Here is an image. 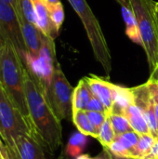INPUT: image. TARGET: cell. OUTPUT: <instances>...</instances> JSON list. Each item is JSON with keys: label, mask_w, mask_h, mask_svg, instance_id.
I'll use <instances>...</instances> for the list:
<instances>
[{"label": "cell", "mask_w": 158, "mask_h": 159, "mask_svg": "<svg viewBox=\"0 0 158 159\" xmlns=\"http://www.w3.org/2000/svg\"><path fill=\"white\" fill-rule=\"evenodd\" d=\"M2 44L0 84L32 129L25 95V67L12 44L9 42H2Z\"/></svg>", "instance_id": "2"}, {"label": "cell", "mask_w": 158, "mask_h": 159, "mask_svg": "<svg viewBox=\"0 0 158 159\" xmlns=\"http://www.w3.org/2000/svg\"><path fill=\"white\" fill-rule=\"evenodd\" d=\"M156 11L158 13V2H156Z\"/></svg>", "instance_id": "38"}, {"label": "cell", "mask_w": 158, "mask_h": 159, "mask_svg": "<svg viewBox=\"0 0 158 159\" xmlns=\"http://www.w3.org/2000/svg\"><path fill=\"white\" fill-rule=\"evenodd\" d=\"M48 12H49V17L55 25V27L60 31L61 28V25L64 21V10H63V6L61 2H59L54 5L47 6Z\"/></svg>", "instance_id": "25"}, {"label": "cell", "mask_w": 158, "mask_h": 159, "mask_svg": "<svg viewBox=\"0 0 158 159\" xmlns=\"http://www.w3.org/2000/svg\"><path fill=\"white\" fill-rule=\"evenodd\" d=\"M86 111H93V112H102V113H106L109 115V113L107 112L105 106L103 105V103L98 99L96 98L94 95L92 97V99L90 100L89 103L87 106Z\"/></svg>", "instance_id": "28"}, {"label": "cell", "mask_w": 158, "mask_h": 159, "mask_svg": "<svg viewBox=\"0 0 158 159\" xmlns=\"http://www.w3.org/2000/svg\"><path fill=\"white\" fill-rule=\"evenodd\" d=\"M93 97V93L86 81L82 78L74 89L73 94V114L77 111H86L88 104Z\"/></svg>", "instance_id": "16"}, {"label": "cell", "mask_w": 158, "mask_h": 159, "mask_svg": "<svg viewBox=\"0 0 158 159\" xmlns=\"http://www.w3.org/2000/svg\"><path fill=\"white\" fill-rule=\"evenodd\" d=\"M0 143H4V141H3V138H2L1 134H0Z\"/></svg>", "instance_id": "40"}, {"label": "cell", "mask_w": 158, "mask_h": 159, "mask_svg": "<svg viewBox=\"0 0 158 159\" xmlns=\"http://www.w3.org/2000/svg\"><path fill=\"white\" fill-rule=\"evenodd\" d=\"M131 89L133 92L134 103L142 111L147 120L151 134L155 138H158V121L148 83L146 82L142 85L132 88Z\"/></svg>", "instance_id": "9"}, {"label": "cell", "mask_w": 158, "mask_h": 159, "mask_svg": "<svg viewBox=\"0 0 158 159\" xmlns=\"http://www.w3.org/2000/svg\"><path fill=\"white\" fill-rule=\"evenodd\" d=\"M92 159H112V157H111V154L109 150L107 148H103V151L99 156L92 157Z\"/></svg>", "instance_id": "30"}, {"label": "cell", "mask_w": 158, "mask_h": 159, "mask_svg": "<svg viewBox=\"0 0 158 159\" xmlns=\"http://www.w3.org/2000/svg\"><path fill=\"white\" fill-rule=\"evenodd\" d=\"M86 112L88 119L98 130H100L101 127L102 126V124L105 122V120L109 116L108 114L102 113V112H93V111H86Z\"/></svg>", "instance_id": "26"}, {"label": "cell", "mask_w": 158, "mask_h": 159, "mask_svg": "<svg viewBox=\"0 0 158 159\" xmlns=\"http://www.w3.org/2000/svg\"><path fill=\"white\" fill-rule=\"evenodd\" d=\"M120 6H128V5H129V1L128 0H115Z\"/></svg>", "instance_id": "35"}, {"label": "cell", "mask_w": 158, "mask_h": 159, "mask_svg": "<svg viewBox=\"0 0 158 159\" xmlns=\"http://www.w3.org/2000/svg\"><path fill=\"white\" fill-rule=\"evenodd\" d=\"M2 46H3V44H2V42H1V40H0V68H1V55H2Z\"/></svg>", "instance_id": "37"}, {"label": "cell", "mask_w": 158, "mask_h": 159, "mask_svg": "<svg viewBox=\"0 0 158 159\" xmlns=\"http://www.w3.org/2000/svg\"><path fill=\"white\" fill-rule=\"evenodd\" d=\"M34 4L35 18H36V25L42 31V33L55 40V38L59 35L60 31L53 24L50 17L47 7L43 0H32Z\"/></svg>", "instance_id": "13"}, {"label": "cell", "mask_w": 158, "mask_h": 159, "mask_svg": "<svg viewBox=\"0 0 158 159\" xmlns=\"http://www.w3.org/2000/svg\"><path fill=\"white\" fill-rule=\"evenodd\" d=\"M124 116H127L132 128V130H134L136 133H138L139 135L151 134L147 120L142 111L135 103L130 104L127 108Z\"/></svg>", "instance_id": "15"}, {"label": "cell", "mask_w": 158, "mask_h": 159, "mask_svg": "<svg viewBox=\"0 0 158 159\" xmlns=\"http://www.w3.org/2000/svg\"><path fill=\"white\" fill-rule=\"evenodd\" d=\"M19 19L20 22L24 45L26 48V54L24 59L26 57H36L39 54L47 36L42 33L37 25L28 21L27 20L20 16ZM24 59L22 60V61H24Z\"/></svg>", "instance_id": "11"}, {"label": "cell", "mask_w": 158, "mask_h": 159, "mask_svg": "<svg viewBox=\"0 0 158 159\" xmlns=\"http://www.w3.org/2000/svg\"><path fill=\"white\" fill-rule=\"evenodd\" d=\"M140 135L134 130L126 132L124 134L118 135L115 137V141L107 148L112 154L122 157H129L131 150L135 147L139 141Z\"/></svg>", "instance_id": "14"}, {"label": "cell", "mask_w": 158, "mask_h": 159, "mask_svg": "<svg viewBox=\"0 0 158 159\" xmlns=\"http://www.w3.org/2000/svg\"><path fill=\"white\" fill-rule=\"evenodd\" d=\"M73 122L79 132L86 136H90L97 139L99 135V130L92 125L88 117L86 111H77L73 114Z\"/></svg>", "instance_id": "19"}, {"label": "cell", "mask_w": 158, "mask_h": 159, "mask_svg": "<svg viewBox=\"0 0 158 159\" xmlns=\"http://www.w3.org/2000/svg\"><path fill=\"white\" fill-rule=\"evenodd\" d=\"M0 120L2 125V138L8 148L12 159L15 154L14 139L19 134H31L34 133L22 116L20 112L9 100L0 84ZM35 138V137H34Z\"/></svg>", "instance_id": "6"}, {"label": "cell", "mask_w": 158, "mask_h": 159, "mask_svg": "<svg viewBox=\"0 0 158 159\" xmlns=\"http://www.w3.org/2000/svg\"><path fill=\"white\" fill-rule=\"evenodd\" d=\"M156 138L152 134H144L140 135L139 141L135 147L131 150L129 157L135 159H144L145 157L149 154Z\"/></svg>", "instance_id": "20"}, {"label": "cell", "mask_w": 158, "mask_h": 159, "mask_svg": "<svg viewBox=\"0 0 158 159\" xmlns=\"http://www.w3.org/2000/svg\"><path fill=\"white\" fill-rule=\"evenodd\" d=\"M88 136L84 135L81 132H74L66 146V155L70 157H76L82 155L88 143Z\"/></svg>", "instance_id": "21"}, {"label": "cell", "mask_w": 158, "mask_h": 159, "mask_svg": "<svg viewBox=\"0 0 158 159\" xmlns=\"http://www.w3.org/2000/svg\"><path fill=\"white\" fill-rule=\"evenodd\" d=\"M109 118H110V121L112 123V126L114 128V130H115L116 136L132 130V128H131L126 116L116 115V114H109Z\"/></svg>", "instance_id": "23"}, {"label": "cell", "mask_w": 158, "mask_h": 159, "mask_svg": "<svg viewBox=\"0 0 158 159\" xmlns=\"http://www.w3.org/2000/svg\"><path fill=\"white\" fill-rule=\"evenodd\" d=\"M109 152H110V151H109ZM110 154H111V157H112V159H135L131 158V157H118V156H115V155L112 154L111 152H110Z\"/></svg>", "instance_id": "34"}, {"label": "cell", "mask_w": 158, "mask_h": 159, "mask_svg": "<svg viewBox=\"0 0 158 159\" xmlns=\"http://www.w3.org/2000/svg\"><path fill=\"white\" fill-rule=\"evenodd\" d=\"M22 62L28 74L45 94L59 64L54 40L47 36L39 54L36 57H26Z\"/></svg>", "instance_id": "7"}, {"label": "cell", "mask_w": 158, "mask_h": 159, "mask_svg": "<svg viewBox=\"0 0 158 159\" xmlns=\"http://www.w3.org/2000/svg\"><path fill=\"white\" fill-rule=\"evenodd\" d=\"M0 40L9 42L18 51L21 61L26 54L20 22L16 9L0 0Z\"/></svg>", "instance_id": "8"}, {"label": "cell", "mask_w": 158, "mask_h": 159, "mask_svg": "<svg viewBox=\"0 0 158 159\" xmlns=\"http://www.w3.org/2000/svg\"><path fill=\"white\" fill-rule=\"evenodd\" d=\"M1 1H3V2H5V3H7V4L10 5V6H11V7H13L16 9V11H17V7H18V0H1Z\"/></svg>", "instance_id": "31"}, {"label": "cell", "mask_w": 158, "mask_h": 159, "mask_svg": "<svg viewBox=\"0 0 158 159\" xmlns=\"http://www.w3.org/2000/svg\"><path fill=\"white\" fill-rule=\"evenodd\" d=\"M74 88L63 74L60 63L56 66L45 97L57 117L61 120L73 119Z\"/></svg>", "instance_id": "5"}, {"label": "cell", "mask_w": 158, "mask_h": 159, "mask_svg": "<svg viewBox=\"0 0 158 159\" xmlns=\"http://www.w3.org/2000/svg\"><path fill=\"white\" fill-rule=\"evenodd\" d=\"M68 2L85 27L96 61L101 63L106 75L109 77L113 68L112 55L98 19L95 17L87 0H68Z\"/></svg>", "instance_id": "4"}, {"label": "cell", "mask_w": 158, "mask_h": 159, "mask_svg": "<svg viewBox=\"0 0 158 159\" xmlns=\"http://www.w3.org/2000/svg\"><path fill=\"white\" fill-rule=\"evenodd\" d=\"M122 15L126 25V34L128 37L134 43L140 45L142 47V41L139 30V24L138 20L136 19V16L130 7V5L128 6H121Z\"/></svg>", "instance_id": "17"}, {"label": "cell", "mask_w": 158, "mask_h": 159, "mask_svg": "<svg viewBox=\"0 0 158 159\" xmlns=\"http://www.w3.org/2000/svg\"><path fill=\"white\" fill-rule=\"evenodd\" d=\"M132 103H134V97H133L132 89L115 85V102H114V105L110 114H116V115L124 116L127 108Z\"/></svg>", "instance_id": "18"}, {"label": "cell", "mask_w": 158, "mask_h": 159, "mask_svg": "<svg viewBox=\"0 0 158 159\" xmlns=\"http://www.w3.org/2000/svg\"><path fill=\"white\" fill-rule=\"evenodd\" d=\"M128 1L138 20L142 48L151 73H154L158 68V22L156 2L153 0Z\"/></svg>", "instance_id": "3"}, {"label": "cell", "mask_w": 158, "mask_h": 159, "mask_svg": "<svg viewBox=\"0 0 158 159\" xmlns=\"http://www.w3.org/2000/svg\"><path fill=\"white\" fill-rule=\"evenodd\" d=\"M156 19H157V22H158V13H156Z\"/></svg>", "instance_id": "41"}, {"label": "cell", "mask_w": 158, "mask_h": 159, "mask_svg": "<svg viewBox=\"0 0 158 159\" xmlns=\"http://www.w3.org/2000/svg\"><path fill=\"white\" fill-rule=\"evenodd\" d=\"M58 159H71L70 158V157L69 156H67L66 154H61V156L59 157Z\"/></svg>", "instance_id": "36"}, {"label": "cell", "mask_w": 158, "mask_h": 159, "mask_svg": "<svg viewBox=\"0 0 158 159\" xmlns=\"http://www.w3.org/2000/svg\"><path fill=\"white\" fill-rule=\"evenodd\" d=\"M25 95L35 139L50 154L62 144L61 121L49 106L44 92L25 69Z\"/></svg>", "instance_id": "1"}, {"label": "cell", "mask_w": 158, "mask_h": 159, "mask_svg": "<svg viewBox=\"0 0 158 159\" xmlns=\"http://www.w3.org/2000/svg\"><path fill=\"white\" fill-rule=\"evenodd\" d=\"M0 134L2 136V125H1V120H0Z\"/></svg>", "instance_id": "39"}, {"label": "cell", "mask_w": 158, "mask_h": 159, "mask_svg": "<svg viewBox=\"0 0 158 159\" xmlns=\"http://www.w3.org/2000/svg\"><path fill=\"white\" fill-rule=\"evenodd\" d=\"M47 6H50V5H54V4H57L59 2H61L60 0H43Z\"/></svg>", "instance_id": "32"}, {"label": "cell", "mask_w": 158, "mask_h": 159, "mask_svg": "<svg viewBox=\"0 0 158 159\" xmlns=\"http://www.w3.org/2000/svg\"><path fill=\"white\" fill-rule=\"evenodd\" d=\"M116 137V134L114 130V128L112 126V123L110 121L109 116L105 122L102 124L99 130V135L97 140L101 143V144L103 146V148H108L111 143L115 141Z\"/></svg>", "instance_id": "22"}, {"label": "cell", "mask_w": 158, "mask_h": 159, "mask_svg": "<svg viewBox=\"0 0 158 159\" xmlns=\"http://www.w3.org/2000/svg\"><path fill=\"white\" fill-rule=\"evenodd\" d=\"M17 13L20 17L36 25V18L32 0H18Z\"/></svg>", "instance_id": "24"}, {"label": "cell", "mask_w": 158, "mask_h": 159, "mask_svg": "<svg viewBox=\"0 0 158 159\" xmlns=\"http://www.w3.org/2000/svg\"><path fill=\"white\" fill-rule=\"evenodd\" d=\"M84 78L88 82L93 95L103 103L110 114L115 102V85L95 75H89Z\"/></svg>", "instance_id": "12"}, {"label": "cell", "mask_w": 158, "mask_h": 159, "mask_svg": "<svg viewBox=\"0 0 158 159\" xmlns=\"http://www.w3.org/2000/svg\"><path fill=\"white\" fill-rule=\"evenodd\" d=\"M13 159H47L41 143L31 134H19L14 139Z\"/></svg>", "instance_id": "10"}, {"label": "cell", "mask_w": 158, "mask_h": 159, "mask_svg": "<svg viewBox=\"0 0 158 159\" xmlns=\"http://www.w3.org/2000/svg\"><path fill=\"white\" fill-rule=\"evenodd\" d=\"M144 159H158V138H156L154 145Z\"/></svg>", "instance_id": "29"}, {"label": "cell", "mask_w": 158, "mask_h": 159, "mask_svg": "<svg viewBox=\"0 0 158 159\" xmlns=\"http://www.w3.org/2000/svg\"><path fill=\"white\" fill-rule=\"evenodd\" d=\"M147 83H148L150 92H151V95H152L154 107H155V112H156V118H157L158 121V79L156 78V77L150 76Z\"/></svg>", "instance_id": "27"}, {"label": "cell", "mask_w": 158, "mask_h": 159, "mask_svg": "<svg viewBox=\"0 0 158 159\" xmlns=\"http://www.w3.org/2000/svg\"><path fill=\"white\" fill-rule=\"evenodd\" d=\"M74 159H92V157H90L88 155H87V154H82V155H80V156H78V157H74Z\"/></svg>", "instance_id": "33"}]
</instances>
